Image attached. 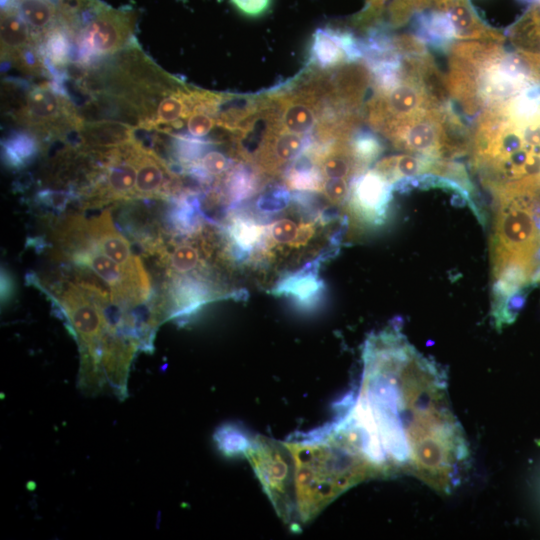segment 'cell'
Segmentation results:
<instances>
[{
  "mask_svg": "<svg viewBox=\"0 0 540 540\" xmlns=\"http://www.w3.org/2000/svg\"><path fill=\"white\" fill-rule=\"evenodd\" d=\"M362 358L360 385L335 423L379 478L409 474L451 493L470 453L450 406L445 372L394 326L368 336Z\"/></svg>",
  "mask_w": 540,
  "mask_h": 540,
  "instance_id": "6da1fadb",
  "label": "cell"
},
{
  "mask_svg": "<svg viewBox=\"0 0 540 540\" xmlns=\"http://www.w3.org/2000/svg\"><path fill=\"white\" fill-rule=\"evenodd\" d=\"M469 154L493 196L540 189V88L481 111L471 127Z\"/></svg>",
  "mask_w": 540,
  "mask_h": 540,
  "instance_id": "7a4b0ae2",
  "label": "cell"
},
{
  "mask_svg": "<svg viewBox=\"0 0 540 540\" xmlns=\"http://www.w3.org/2000/svg\"><path fill=\"white\" fill-rule=\"evenodd\" d=\"M289 453L292 529L301 528L349 488L377 473L333 425L306 439L285 441Z\"/></svg>",
  "mask_w": 540,
  "mask_h": 540,
  "instance_id": "3957f363",
  "label": "cell"
},
{
  "mask_svg": "<svg viewBox=\"0 0 540 540\" xmlns=\"http://www.w3.org/2000/svg\"><path fill=\"white\" fill-rule=\"evenodd\" d=\"M491 238L492 301L505 303L528 293L540 249V189L494 196Z\"/></svg>",
  "mask_w": 540,
  "mask_h": 540,
  "instance_id": "277c9868",
  "label": "cell"
},
{
  "mask_svg": "<svg viewBox=\"0 0 540 540\" xmlns=\"http://www.w3.org/2000/svg\"><path fill=\"white\" fill-rule=\"evenodd\" d=\"M136 14L133 10L103 5L75 39V62L87 67L111 56L134 41Z\"/></svg>",
  "mask_w": 540,
  "mask_h": 540,
  "instance_id": "5b68a950",
  "label": "cell"
},
{
  "mask_svg": "<svg viewBox=\"0 0 540 540\" xmlns=\"http://www.w3.org/2000/svg\"><path fill=\"white\" fill-rule=\"evenodd\" d=\"M392 196V184L372 169L356 178L348 202L351 211L361 221L378 225L387 215Z\"/></svg>",
  "mask_w": 540,
  "mask_h": 540,
  "instance_id": "8992f818",
  "label": "cell"
},
{
  "mask_svg": "<svg viewBox=\"0 0 540 540\" xmlns=\"http://www.w3.org/2000/svg\"><path fill=\"white\" fill-rule=\"evenodd\" d=\"M308 139L309 135L278 127L265 138L253 161L263 174L277 176L306 148L309 144Z\"/></svg>",
  "mask_w": 540,
  "mask_h": 540,
  "instance_id": "52a82bcc",
  "label": "cell"
},
{
  "mask_svg": "<svg viewBox=\"0 0 540 540\" xmlns=\"http://www.w3.org/2000/svg\"><path fill=\"white\" fill-rule=\"evenodd\" d=\"M86 230L101 253L126 268L142 266L138 256L131 251L129 241L115 228L110 211L86 221Z\"/></svg>",
  "mask_w": 540,
  "mask_h": 540,
  "instance_id": "ba28073f",
  "label": "cell"
},
{
  "mask_svg": "<svg viewBox=\"0 0 540 540\" xmlns=\"http://www.w3.org/2000/svg\"><path fill=\"white\" fill-rule=\"evenodd\" d=\"M507 36L528 65L535 79L540 82V3L528 10L507 30Z\"/></svg>",
  "mask_w": 540,
  "mask_h": 540,
  "instance_id": "9c48e42d",
  "label": "cell"
},
{
  "mask_svg": "<svg viewBox=\"0 0 540 540\" xmlns=\"http://www.w3.org/2000/svg\"><path fill=\"white\" fill-rule=\"evenodd\" d=\"M352 36L350 31L340 28H318L311 40L309 64L317 70L329 71L350 63L347 47Z\"/></svg>",
  "mask_w": 540,
  "mask_h": 540,
  "instance_id": "30bf717a",
  "label": "cell"
},
{
  "mask_svg": "<svg viewBox=\"0 0 540 540\" xmlns=\"http://www.w3.org/2000/svg\"><path fill=\"white\" fill-rule=\"evenodd\" d=\"M438 11L451 19L456 40L504 41L500 32L488 27L477 15L469 0H431Z\"/></svg>",
  "mask_w": 540,
  "mask_h": 540,
  "instance_id": "8fae6325",
  "label": "cell"
},
{
  "mask_svg": "<svg viewBox=\"0 0 540 540\" xmlns=\"http://www.w3.org/2000/svg\"><path fill=\"white\" fill-rule=\"evenodd\" d=\"M135 128L117 121L83 122L78 128L80 147L112 149L131 142Z\"/></svg>",
  "mask_w": 540,
  "mask_h": 540,
  "instance_id": "7c38bea8",
  "label": "cell"
},
{
  "mask_svg": "<svg viewBox=\"0 0 540 540\" xmlns=\"http://www.w3.org/2000/svg\"><path fill=\"white\" fill-rule=\"evenodd\" d=\"M414 34L426 46L447 51L456 40V32L450 17L442 11H420L414 15Z\"/></svg>",
  "mask_w": 540,
  "mask_h": 540,
  "instance_id": "4fadbf2b",
  "label": "cell"
},
{
  "mask_svg": "<svg viewBox=\"0 0 540 540\" xmlns=\"http://www.w3.org/2000/svg\"><path fill=\"white\" fill-rule=\"evenodd\" d=\"M36 41L17 9L11 4L1 8V59L10 62L14 57Z\"/></svg>",
  "mask_w": 540,
  "mask_h": 540,
  "instance_id": "5bb4252c",
  "label": "cell"
},
{
  "mask_svg": "<svg viewBox=\"0 0 540 540\" xmlns=\"http://www.w3.org/2000/svg\"><path fill=\"white\" fill-rule=\"evenodd\" d=\"M13 5L30 29L36 47L60 23L57 5L53 0H7Z\"/></svg>",
  "mask_w": 540,
  "mask_h": 540,
  "instance_id": "9a60e30c",
  "label": "cell"
},
{
  "mask_svg": "<svg viewBox=\"0 0 540 540\" xmlns=\"http://www.w3.org/2000/svg\"><path fill=\"white\" fill-rule=\"evenodd\" d=\"M261 99L262 96L222 93L215 117L217 126L232 135L236 134L241 125L258 110Z\"/></svg>",
  "mask_w": 540,
  "mask_h": 540,
  "instance_id": "2e32d148",
  "label": "cell"
},
{
  "mask_svg": "<svg viewBox=\"0 0 540 540\" xmlns=\"http://www.w3.org/2000/svg\"><path fill=\"white\" fill-rule=\"evenodd\" d=\"M267 231L272 246L297 249L308 244L315 235L316 227L312 222L297 223L290 218H281L271 223Z\"/></svg>",
  "mask_w": 540,
  "mask_h": 540,
  "instance_id": "e0dca14e",
  "label": "cell"
},
{
  "mask_svg": "<svg viewBox=\"0 0 540 540\" xmlns=\"http://www.w3.org/2000/svg\"><path fill=\"white\" fill-rule=\"evenodd\" d=\"M2 155L7 166L21 169L37 156L41 141L30 131H12L2 141Z\"/></svg>",
  "mask_w": 540,
  "mask_h": 540,
  "instance_id": "ac0fdd59",
  "label": "cell"
},
{
  "mask_svg": "<svg viewBox=\"0 0 540 540\" xmlns=\"http://www.w3.org/2000/svg\"><path fill=\"white\" fill-rule=\"evenodd\" d=\"M432 161L407 153L382 158L373 169L393 184L404 178L429 174Z\"/></svg>",
  "mask_w": 540,
  "mask_h": 540,
  "instance_id": "d6986e66",
  "label": "cell"
},
{
  "mask_svg": "<svg viewBox=\"0 0 540 540\" xmlns=\"http://www.w3.org/2000/svg\"><path fill=\"white\" fill-rule=\"evenodd\" d=\"M56 5L60 23L75 42L80 30L104 4L98 0H57Z\"/></svg>",
  "mask_w": 540,
  "mask_h": 540,
  "instance_id": "ffe728a7",
  "label": "cell"
},
{
  "mask_svg": "<svg viewBox=\"0 0 540 540\" xmlns=\"http://www.w3.org/2000/svg\"><path fill=\"white\" fill-rule=\"evenodd\" d=\"M351 151L363 168H367L383 152L381 139L372 131L356 129L349 139Z\"/></svg>",
  "mask_w": 540,
  "mask_h": 540,
  "instance_id": "44dd1931",
  "label": "cell"
},
{
  "mask_svg": "<svg viewBox=\"0 0 540 540\" xmlns=\"http://www.w3.org/2000/svg\"><path fill=\"white\" fill-rule=\"evenodd\" d=\"M167 258L168 270L172 275L187 274L201 262L198 249L190 243L178 245Z\"/></svg>",
  "mask_w": 540,
  "mask_h": 540,
  "instance_id": "7402d4cb",
  "label": "cell"
},
{
  "mask_svg": "<svg viewBox=\"0 0 540 540\" xmlns=\"http://www.w3.org/2000/svg\"><path fill=\"white\" fill-rule=\"evenodd\" d=\"M431 0H393L389 7V25L399 27L425 9Z\"/></svg>",
  "mask_w": 540,
  "mask_h": 540,
  "instance_id": "603a6c76",
  "label": "cell"
},
{
  "mask_svg": "<svg viewBox=\"0 0 540 540\" xmlns=\"http://www.w3.org/2000/svg\"><path fill=\"white\" fill-rule=\"evenodd\" d=\"M186 126L189 135L202 138L207 136L217 123L213 114L203 108L194 107L186 119Z\"/></svg>",
  "mask_w": 540,
  "mask_h": 540,
  "instance_id": "cb8c5ba5",
  "label": "cell"
},
{
  "mask_svg": "<svg viewBox=\"0 0 540 540\" xmlns=\"http://www.w3.org/2000/svg\"><path fill=\"white\" fill-rule=\"evenodd\" d=\"M227 188L234 198H242L254 188V177L246 168H236L227 177Z\"/></svg>",
  "mask_w": 540,
  "mask_h": 540,
  "instance_id": "d4e9b609",
  "label": "cell"
},
{
  "mask_svg": "<svg viewBox=\"0 0 540 540\" xmlns=\"http://www.w3.org/2000/svg\"><path fill=\"white\" fill-rule=\"evenodd\" d=\"M353 183L342 179L323 180L322 193L333 205L344 204L350 196Z\"/></svg>",
  "mask_w": 540,
  "mask_h": 540,
  "instance_id": "484cf974",
  "label": "cell"
},
{
  "mask_svg": "<svg viewBox=\"0 0 540 540\" xmlns=\"http://www.w3.org/2000/svg\"><path fill=\"white\" fill-rule=\"evenodd\" d=\"M387 0H366L365 9L354 20L357 27L368 31L378 24L384 4Z\"/></svg>",
  "mask_w": 540,
  "mask_h": 540,
  "instance_id": "4316f807",
  "label": "cell"
},
{
  "mask_svg": "<svg viewBox=\"0 0 540 540\" xmlns=\"http://www.w3.org/2000/svg\"><path fill=\"white\" fill-rule=\"evenodd\" d=\"M208 174L219 176L230 168V160L221 152L212 150L203 155L198 163Z\"/></svg>",
  "mask_w": 540,
  "mask_h": 540,
  "instance_id": "83f0119b",
  "label": "cell"
},
{
  "mask_svg": "<svg viewBox=\"0 0 540 540\" xmlns=\"http://www.w3.org/2000/svg\"><path fill=\"white\" fill-rule=\"evenodd\" d=\"M236 10L248 18H259L268 12L272 0H230Z\"/></svg>",
  "mask_w": 540,
  "mask_h": 540,
  "instance_id": "f1b7e54d",
  "label": "cell"
},
{
  "mask_svg": "<svg viewBox=\"0 0 540 540\" xmlns=\"http://www.w3.org/2000/svg\"><path fill=\"white\" fill-rule=\"evenodd\" d=\"M262 232L263 229L261 227L241 222L234 226L232 235L236 242L244 247V245L250 246L253 244L261 236Z\"/></svg>",
  "mask_w": 540,
  "mask_h": 540,
  "instance_id": "f546056e",
  "label": "cell"
},
{
  "mask_svg": "<svg viewBox=\"0 0 540 540\" xmlns=\"http://www.w3.org/2000/svg\"><path fill=\"white\" fill-rule=\"evenodd\" d=\"M1 294H2V302L7 301V299L12 294V281L10 277L7 275L5 271H2L1 274Z\"/></svg>",
  "mask_w": 540,
  "mask_h": 540,
  "instance_id": "4dcf8cb0",
  "label": "cell"
},
{
  "mask_svg": "<svg viewBox=\"0 0 540 540\" xmlns=\"http://www.w3.org/2000/svg\"><path fill=\"white\" fill-rule=\"evenodd\" d=\"M524 3H529V4H536V3H540V0H520Z\"/></svg>",
  "mask_w": 540,
  "mask_h": 540,
  "instance_id": "1f68e13d",
  "label": "cell"
}]
</instances>
